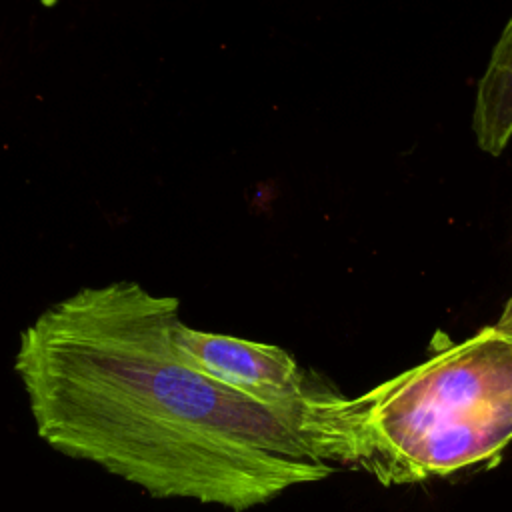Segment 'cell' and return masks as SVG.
<instances>
[{"mask_svg":"<svg viewBox=\"0 0 512 512\" xmlns=\"http://www.w3.org/2000/svg\"><path fill=\"white\" fill-rule=\"evenodd\" d=\"M178 320V298L136 280L44 308L14 354L38 436L154 498L234 512L330 476L296 420L180 358Z\"/></svg>","mask_w":512,"mask_h":512,"instance_id":"obj_1","label":"cell"},{"mask_svg":"<svg viewBox=\"0 0 512 512\" xmlns=\"http://www.w3.org/2000/svg\"><path fill=\"white\" fill-rule=\"evenodd\" d=\"M302 434L324 464L384 486L492 468L512 444V334L484 326L356 398L332 392Z\"/></svg>","mask_w":512,"mask_h":512,"instance_id":"obj_2","label":"cell"},{"mask_svg":"<svg viewBox=\"0 0 512 512\" xmlns=\"http://www.w3.org/2000/svg\"><path fill=\"white\" fill-rule=\"evenodd\" d=\"M172 342L180 358L192 368L290 416L300 424V430L306 410L336 392L306 372L290 352L274 344L196 330L182 318L174 324Z\"/></svg>","mask_w":512,"mask_h":512,"instance_id":"obj_3","label":"cell"},{"mask_svg":"<svg viewBox=\"0 0 512 512\" xmlns=\"http://www.w3.org/2000/svg\"><path fill=\"white\" fill-rule=\"evenodd\" d=\"M470 126L478 148L490 156L502 154L512 142V16L478 78Z\"/></svg>","mask_w":512,"mask_h":512,"instance_id":"obj_4","label":"cell"},{"mask_svg":"<svg viewBox=\"0 0 512 512\" xmlns=\"http://www.w3.org/2000/svg\"><path fill=\"white\" fill-rule=\"evenodd\" d=\"M494 326H498L500 330H504V332H510V334H512V292H510V296L504 300L502 312H500L498 320L494 322Z\"/></svg>","mask_w":512,"mask_h":512,"instance_id":"obj_5","label":"cell"}]
</instances>
